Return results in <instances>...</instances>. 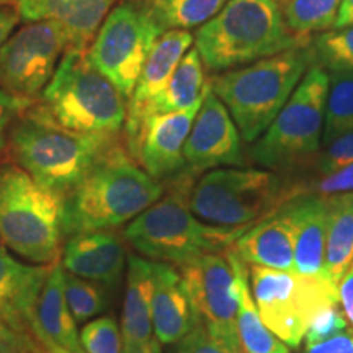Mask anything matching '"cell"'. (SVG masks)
<instances>
[{"label": "cell", "instance_id": "21", "mask_svg": "<svg viewBox=\"0 0 353 353\" xmlns=\"http://www.w3.org/2000/svg\"><path fill=\"white\" fill-rule=\"evenodd\" d=\"M151 314L154 335L162 345L180 342L195 325V316L180 270L170 263L156 260Z\"/></svg>", "mask_w": 353, "mask_h": 353}, {"label": "cell", "instance_id": "6", "mask_svg": "<svg viewBox=\"0 0 353 353\" xmlns=\"http://www.w3.org/2000/svg\"><path fill=\"white\" fill-rule=\"evenodd\" d=\"M64 200L19 164H0V241L32 262H56L63 250Z\"/></svg>", "mask_w": 353, "mask_h": 353}, {"label": "cell", "instance_id": "18", "mask_svg": "<svg viewBox=\"0 0 353 353\" xmlns=\"http://www.w3.org/2000/svg\"><path fill=\"white\" fill-rule=\"evenodd\" d=\"M64 285L63 263H54L38 299L30 332L41 343L44 353H85L81 335L77 334V321L74 319L65 299Z\"/></svg>", "mask_w": 353, "mask_h": 353}, {"label": "cell", "instance_id": "16", "mask_svg": "<svg viewBox=\"0 0 353 353\" xmlns=\"http://www.w3.org/2000/svg\"><path fill=\"white\" fill-rule=\"evenodd\" d=\"M193 41L195 37L187 30H169L152 46L141 70L134 92L128 100L125 123L126 148L138 136L145 110L164 90Z\"/></svg>", "mask_w": 353, "mask_h": 353}, {"label": "cell", "instance_id": "39", "mask_svg": "<svg viewBox=\"0 0 353 353\" xmlns=\"http://www.w3.org/2000/svg\"><path fill=\"white\" fill-rule=\"evenodd\" d=\"M304 353H353V329L347 327L324 342L306 343Z\"/></svg>", "mask_w": 353, "mask_h": 353}, {"label": "cell", "instance_id": "38", "mask_svg": "<svg viewBox=\"0 0 353 353\" xmlns=\"http://www.w3.org/2000/svg\"><path fill=\"white\" fill-rule=\"evenodd\" d=\"M33 103L34 101L32 100L13 97L0 88V154L6 151L8 144V131H10L12 125Z\"/></svg>", "mask_w": 353, "mask_h": 353}, {"label": "cell", "instance_id": "4", "mask_svg": "<svg viewBox=\"0 0 353 353\" xmlns=\"http://www.w3.org/2000/svg\"><path fill=\"white\" fill-rule=\"evenodd\" d=\"M192 179L179 175L167 196L149 206L125 229L123 236L144 257L183 265L208 254H226L250 226L205 224L188 205Z\"/></svg>", "mask_w": 353, "mask_h": 353}, {"label": "cell", "instance_id": "10", "mask_svg": "<svg viewBox=\"0 0 353 353\" xmlns=\"http://www.w3.org/2000/svg\"><path fill=\"white\" fill-rule=\"evenodd\" d=\"M252 296L263 324L285 345L298 348L307 327L324 307L339 304V291L329 278L304 276L252 265Z\"/></svg>", "mask_w": 353, "mask_h": 353}, {"label": "cell", "instance_id": "19", "mask_svg": "<svg viewBox=\"0 0 353 353\" xmlns=\"http://www.w3.org/2000/svg\"><path fill=\"white\" fill-rule=\"evenodd\" d=\"M125 263V244L112 231L76 234L63 247L64 270L95 283L117 285Z\"/></svg>", "mask_w": 353, "mask_h": 353}, {"label": "cell", "instance_id": "44", "mask_svg": "<svg viewBox=\"0 0 353 353\" xmlns=\"http://www.w3.org/2000/svg\"><path fill=\"white\" fill-rule=\"evenodd\" d=\"M157 343L152 347L145 345H134V343H123V353H156Z\"/></svg>", "mask_w": 353, "mask_h": 353}, {"label": "cell", "instance_id": "11", "mask_svg": "<svg viewBox=\"0 0 353 353\" xmlns=\"http://www.w3.org/2000/svg\"><path fill=\"white\" fill-rule=\"evenodd\" d=\"M162 34L139 0H120L105 17L87 48V57L128 101L149 52Z\"/></svg>", "mask_w": 353, "mask_h": 353}, {"label": "cell", "instance_id": "43", "mask_svg": "<svg viewBox=\"0 0 353 353\" xmlns=\"http://www.w3.org/2000/svg\"><path fill=\"white\" fill-rule=\"evenodd\" d=\"M348 25H353V0H343L337 20L334 23V28H342V26Z\"/></svg>", "mask_w": 353, "mask_h": 353}, {"label": "cell", "instance_id": "50", "mask_svg": "<svg viewBox=\"0 0 353 353\" xmlns=\"http://www.w3.org/2000/svg\"><path fill=\"white\" fill-rule=\"evenodd\" d=\"M56 353H68V352H56Z\"/></svg>", "mask_w": 353, "mask_h": 353}, {"label": "cell", "instance_id": "15", "mask_svg": "<svg viewBox=\"0 0 353 353\" xmlns=\"http://www.w3.org/2000/svg\"><path fill=\"white\" fill-rule=\"evenodd\" d=\"M200 107L151 114L141 125L136 139L126 148L128 154L154 180L167 179L185 167L183 148Z\"/></svg>", "mask_w": 353, "mask_h": 353}, {"label": "cell", "instance_id": "7", "mask_svg": "<svg viewBox=\"0 0 353 353\" xmlns=\"http://www.w3.org/2000/svg\"><path fill=\"white\" fill-rule=\"evenodd\" d=\"M41 107L68 130L117 139L126 123V100L87 57L69 50L41 94Z\"/></svg>", "mask_w": 353, "mask_h": 353}, {"label": "cell", "instance_id": "2", "mask_svg": "<svg viewBox=\"0 0 353 353\" xmlns=\"http://www.w3.org/2000/svg\"><path fill=\"white\" fill-rule=\"evenodd\" d=\"M105 136L83 134L59 125L34 101L8 131L13 159L39 185L65 200L110 145Z\"/></svg>", "mask_w": 353, "mask_h": 353}, {"label": "cell", "instance_id": "27", "mask_svg": "<svg viewBox=\"0 0 353 353\" xmlns=\"http://www.w3.org/2000/svg\"><path fill=\"white\" fill-rule=\"evenodd\" d=\"M324 200L327 205L325 275L337 286L353 263V193Z\"/></svg>", "mask_w": 353, "mask_h": 353}, {"label": "cell", "instance_id": "40", "mask_svg": "<svg viewBox=\"0 0 353 353\" xmlns=\"http://www.w3.org/2000/svg\"><path fill=\"white\" fill-rule=\"evenodd\" d=\"M339 291V304H341L342 312L345 314L348 325L353 329V263L348 267L345 275L337 285Z\"/></svg>", "mask_w": 353, "mask_h": 353}, {"label": "cell", "instance_id": "46", "mask_svg": "<svg viewBox=\"0 0 353 353\" xmlns=\"http://www.w3.org/2000/svg\"><path fill=\"white\" fill-rule=\"evenodd\" d=\"M6 6H15L17 7V0H0V7Z\"/></svg>", "mask_w": 353, "mask_h": 353}, {"label": "cell", "instance_id": "23", "mask_svg": "<svg viewBox=\"0 0 353 353\" xmlns=\"http://www.w3.org/2000/svg\"><path fill=\"white\" fill-rule=\"evenodd\" d=\"M294 224V272L304 276L325 275L327 205L324 198L304 196L286 203Z\"/></svg>", "mask_w": 353, "mask_h": 353}, {"label": "cell", "instance_id": "30", "mask_svg": "<svg viewBox=\"0 0 353 353\" xmlns=\"http://www.w3.org/2000/svg\"><path fill=\"white\" fill-rule=\"evenodd\" d=\"M343 0H290L283 6L286 25L294 34L309 38L334 28Z\"/></svg>", "mask_w": 353, "mask_h": 353}, {"label": "cell", "instance_id": "37", "mask_svg": "<svg viewBox=\"0 0 353 353\" xmlns=\"http://www.w3.org/2000/svg\"><path fill=\"white\" fill-rule=\"evenodd\" d=\"M176 353H237L231 347L219 341L203 324L193 325V329L180 341Z\"/></svg>", "mask_w": 353, "mask_h": 353}, {"label": "cell", "instance_id": "3", "mask_svg": "<svg viewBox=\"0 0 353 353\" xmlns=\"http://www.w3.org/2000/svg\"><path fill=\"white\" fill-rule=\"evenodd\" d=\"M307 44L309 38L288 28L276 0H228L195 34V48L210 72L244 68Z\"/></svg>", "mask_w": 353, "mask_h": 353}, {"label": "cell", "instance_id": "33", "mask_svg": "<svg viewBox=\"0 0 353 353\" xmlns=\"http://www.w3.org/2000/svg\"><path fill=\"white\" fill-rule=\"evenodd\" d=\"M342 193H353V164L306 182L285 185L286 203L304 196L329 198Z\"/></svg>", "mask_w": 353, "mask_h": 353}, {"label": "cell", "instance_id": "36", "mask_svg": "<svg viewBox=\"0 0 353 353\" xmlns=\"http://www.w3.org/2000/svg\"><path fill=\"white\" fill-rule=\"evenodd\" d=\"M348 325V321L345 314L342 312L341 304H332V306L324 307L316 314L311 324H309L306 337L304 342L306 343H317L324 342L327 339L334 337V335L341 334L345 330Z\"/></svg>", "mask_w": 353, "mask_h": 353}, {"label": "cell", "instance_id": "48", "mask_svg": "<svg viewBox=\"0 0 353 353\" xmlns=\"http://www.w3.org/2000/svg\"><path fill=\"white\" fill-rule=\"evenodd\" d=\"M8 347H12V345H7V343L0 342V348H8ZM15 348H17V347H15Z\"/></svg>", "mask_w": 353, "mask_h": 353}, {"label": "cell", "instance_id": "14", "mask_svg": "<svg viewBox=\"0 0 353 353\" xmlns=\"http://www.w3.org/2000/svg\"><path fill=\"white\" fill-rule=\"evenodd\" d=\"M185 167L192 172H203L223 165H242L241 132L226 105L206 87L203 103L183 148Z\"/></svg>", "mask_w": 353, "mask_h": 353}, {"label": "cell", "instance_id": "25", "mask_svg": "<svg viewBox=\"0 0 353 353\" xmlns=\"http://www.w3.org/2000/svg\"><path fill=\"white\" fill-rule=\"evenodd\" d=\"M226 254L236 270V324L242 353H291L288 347L263 324L259 309L255 306L252 291L249 288V272H247L244 260L239 259L232 247Z\"/></svg>", "mask_w": 353, "mask_h": 353}, {"label": "cell", "instance_id": "42", "mask_svg": "<svg viewBox=\"0 0 353 353\" xmlns=\"http://www.w3.org/2000/svg\"><path fill=\"white\" fill-rule=\"evenodd\" d=\"M0 342L7 343V345L17 347V348H25L26 343H28V341H26L23 334L15 332V330L3 324L2 321H0Z\"/></svg>", "mask_w": 353, "mask_h": 353}, {"label": "cell", "instance_id": "49", "mask_svg": "<svg viewBox=\"0 0 353 353\" xmlns=\"http://www.w3.org/2000/svg\"><path fill=\"white\" fill-rule=\"evenodd\" d=\"M20 353H30V352H28V350H21Z\"/></svg>", "mask_w": 353, "mask_h": 353}, {"label": "cell", "instance_id": "32", "mask_svg": "<svg viewBox=\"0 0 353 353\" xmlns=\"http://www.w3.org/2000/svg\"><path fill=\"white\" fill-rule=\"evenodd\" d=\"M64 291L70 312L77 322L90 321L105 309V296L95 281L65 272Z\"/></svg>", "mask_w": 353, "mask_h": 353}, {"label": "cell", "instance_id": "28", "mask_svg": "<svg viewBox=\"0 0 353 353\" xmlns=\"http://www.w3.org/2000/svg\"><path fill=\"white\" fill-rule=\"evenodd\" d=\"M162 32L200 28L218 15L228 0H139Z\"/></svg>", "mask_w": 353, "mask_h": 353}, {"label": "cell", "instance_id": "20", "mask_svg": "<svg viewBox=\"0 0 353 353\" xmlns=\"http://www.w3.org/2000/svg\"><path fill=\"white\" fill-rule=\"evenodd\" d=\"M120 0H17L21 20H54L70 34V50H87Z\"/></svg>", "mask_w": 353, "mask_h": 353}, {"label": "cell", "instance_id": "13", "mask_svg": "<svg viewBox=\"0 0 353 353\" xmlns=\"http://www.w3.org/2000/svg\"><path fill=\"white\" fill-rule=\"evenodd\" d=\"M195 324H203L219 341L242 353L237 335L236 270L228 254H208L180 265Z\"/></svg>", "mask_w": 353, "mask_h": 353}, {"label": "cell", "instance_id": "1", "mask_svg": "<svg viewBox=\"0 0 353 353\" xmlns=\"http://www.w3.org/2000/svg\"><path fill=\"white\" fill-rule=\"evenodd\" d=\"M162 195L164 185L145 174L126 149L114 143L64 200V237L121 226Z\"/></svg>", "mask_w": 353, "mask_h": 353}, {"label": "cell", "instance_id": "9", "mask_svg": "<svg viewBox=\"0 0 353 353\" xmlns=\"http://www.w3.org/2000/svg\"><path fill=\"white\" fill-rule=\"evenodd\" d=\"M285 185L268 170H211L193 185L188 205L198 219L214 226H252L286 205Z\"/></svg>", "mask_w": 353, "mask_h": 353}, {"label": "cell", "instance_id": "17", "mask_svg": "<svg viewBox=\"0 0 353 353\" xmlns=\"http://www.w3.org/2000/svg\"><path fill=\"white\" fill-rule=\"evenodd\" d=\"M50 265H25L0 245V321L15 332L32 329L43 286L50 276Z\"/></svg>", "mask_w": 353, "mask_h": 353}, {"label": "cell", "instance_id": "24", "mask_svg": "<svg viewBox=\"0 0 353 353\" xmlns=\"http://www.w3.org/2000/svg\"><path fill=\"white\" fill-rule=\"evenodd\" d=\"M128 283L123 303L121 335L123 343L156 345L152 339L151 299L154 288V260L138 255L128 259Z\"/></svg>", "mask_w": 353, "mask_h": 353}, {"label": "cell", "instance_id": "35", "mask_svg": "<svg viewBox=\"0 0 353 353\" xmlns=\"http://www.w3.org/2000/svg\"><path fill=\"white\" fill-rule=\"evenodd\" d=\"M350 164H353V131L324 144V149H319L309 167H314L317 175H327Z\"/></svg>", "mask_w": 353, "mask_h": 353}, {"label": "cell", "instance_id": "8", "mask_svg": "<svg viewBox=\"0 0 353 353\" xmlns=\"http://www.w3.org/2000/svg\"><path fill=\"white\" fill-rule=\"evenodd\" d=\"M327 92V70L312 64L288 103L254 143L252 161L270 170L311 165L322 145Z\"/></svg>", "mask_w": 353, "mask_h": 353}, {"label": "cell", "instance_id": "12", "mask_svg": "<svg viewBox=\"0 0 353 353\" xmlns=\"http://www.w3.org/2000/svg\"><path fill=\"white\" fill-rule=\"evenodd\" d=\"M70 50V34L54 20L30 21L0 50V88L37 101Z\"/></svg>", "mask_w": 353, "mask_h": 353}, {"label": "cell", "instance_id": "41", "mask_svg": "<svg viewBox=\"0 0 353 353\" xmlns=\"http://www.w3.org/2000/svg\"><path fill=\"white\" fill-rule=\"evenodd\" d=\"M20 20L21 15L15 6L0 7V50L7 43V39L12 37L13 30L20 23Z\"/></svg>", "mask_w": 353, "mask_h": 353}, {"label": "cell", "instance_id": "45", "mask_svg": "<svg viewBox=\"0 0 353 353\" xmlns=\"http://www.w3.org/2000/svg\"><path fill=\"white\" fill-rule=\"evenodd\" d=\"M25 348H15V347H8V348H0V353H20Z\"/></svg>", "mask_w": 353, "mask_h": 353}, {"label": "cell", "instance_id": "5", "mask_svg": "<svg viewBox=\"0 0 353 353\" xmlns=\"http://www.w3.org/2000/svg\"><path fill=\"white\" fill-rule=\"evenodd\" d=\"M314 64L311 48L301 46L265 57L244 68L211 77V90L226 105L241 138L257 141L296 90Z\"/></svg>", "mask_w": 353, "mask_h": 353}, {"label": "cell", "instance_id": "47", "mask_svg": "<svg viewBox=\"0 0 353 353\" xmlns=\"http://www.w3.org/2000/svg\"><path fill=\"white\" fill-rule=\"evenodd\" d=\"M276 2L280 3V6H285V3H286V2H290V0H276Z\"/></svg>", "mask_w": 353, "mask_h": 353}, {"label": "cell", "instance_id": "34", "mask_svg": "<svg viewBox=\"0 0 353 353\" xmlns=\"http://www.w3.org/2000/svg\"><path fill=\"white\" fill-rule=\"evenodd\" d=\"M79 335L85 353H123V335L113 317L90 321Z\"/></svg>", "mask_w": 353, "mask_h": 353}, {"label": "cell", "instance_id": "22", "mask_svg": "<svg viewBox=\"0 0 353 353\" xmlns=\"http://www.w3.org/2000/svg\"><path fill=\"white\" fill-rule=\"evenodd\" d=\"M232 249L244 262L294 272V224L286 205L247 229Z\"/></svg>", "mask_w": 353, "mask_h": 353}, {"label": "cell", "instance_id": "26", "mask_svg": "<svg viewBox=\"0 0 353 353\" xmlns=\"http://www.w3.org/2000/svg\"><path fill=\"white\" fill-rule=\"evenodd\" d=\"M206 87H208V82H205V65H203L200 52L196 51V48H190L180 64L176 65L164 90L145 110L143 123L151 114L183 112V110L201 105Z\"/></svg>", "mask_w": 353, "mask_h": 353}, {"label": "cell", "instance_id": "31", "mask_svg": "<svg viewBox=\"0 0 353 353\" xmlns=\"http://www.w3.org/2000/svg\"><path fill=\"white\" fill-rule=\"evenodd\" d=\"M314 64L332 74H353V25L325 32L312 43Z\"/></svg>", "mask_w": 353, "mask_h": 353}, {"label": "cell", "instance_id": "29", "mask_svg": "<svg viewBox=\"0 0 353 353\" xmlns=\"http://www.w3.org/2000/svg\"><path fill=\"white\" fill-rule=\"evenodd\" d=\"M353 131V74H330L322 145Z\"/></svg>", "mask_w": 353, "mask_h": 353}]
</instances>
